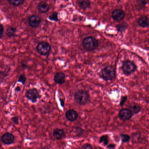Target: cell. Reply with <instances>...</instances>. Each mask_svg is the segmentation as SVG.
Instances as JSON below:
<instances>
[{
    "label": "cell",
    "instance_id": "cell-20",
    "mask_svg": "<svg viewBox=\"0 0 149 149\" xmlns=\"http://www.w3.org/2000/svg\"><path fill=\"white\" fill-rule=\"evenodd\" d=\"M128 25L127 23H123L117 25L116 26V27L119 32H123L125 31V30L128 28Z\"/></svg>",
    "mask_w": 149,
    "mask_h": 149
},
{
    "label": "cell",
    "instance_id": "cell-12",
    "mask_svg": "<svg viewBox=\"0 0 149 149\" xmlns=\"http://www.w3.org/2000/svg\"><path fill=\"white\" fill-rule=\"evenodd\" d=\"M50 7L49 5L45 2L42 1L39 2L37 6V9L38 11L40 13H45L48 12L49 10Z\"/></svg>",
    "mask_w": 149,
    "mask_h": 149
},
{
    "label": "cell",
    "instance_id": "cell-9",
    "mask_svg": "<svg viewBox=\"0 0 149 149\" xmlns=\"http://www.w3.org/2000/svg\"><path fill=\"white\" fill-rule=\"evenodd\" d=\"M125 14L121 9H116L112 12V17L116 21L122 20L124 18Z\"/></svg>",
    "mask_w": 149,
    "mask_h": 149
},
{
    "label": "cell",
    "instance_id": "cell-14",
    "mask_svg": "<svg viewBox=\"0 0 149 149\" xmlns=\"http://www.w3.org/2000/svg\"><path fill=\"white\" fill-rule=\"evenodd\" d=\"M53 135L55 139L59 140L65 136V132L62 129H56L53 130Z\"/></svg>",
    "mask_w": 149,
    "mask_h": 149
},
{
    "label": "cell",
    "instance_id": "cell-5",
    "mask_svg": "<svg viewBox=\"0 0 149 149\" xmlns=\"http://www.w3.org/2000/svg\"><path fill=\"white\" fill-rule=\"evenodd\" d=\"M36 49L38 53L43 56H47L49 54L51 48L48 42L43 41L38 43Z\"/></svg>",
    "mask_w": 149,
    "mask_h": 149
},
{
    "label": "cell",
    "instance_id": "cell-19",
    "mask_svg": "<svg viewBox=\"0 0 149 149\" xmlns=\"http://www.w3.org/2000/svg\"><path fill=\"white\" fill-rule=\"evenodd\" d=\"M7 1L10 5L16 7L22 5L25 2V1L24 0H8Z\"/></svg>",
    "mask_w": 149,
    "mask_h": 149
},
{
    "label": "cell",
    "instance_id": "cell-1",
    "mask_svg": "<svg viewBox=\"0 0 149 149\" xmlns=\"http://www.w3.org/2000/svg\"><path fill=\"white\" fill-rule=\"evenodd\" d=\"M82 44L83 47L88 51H93L98 47V42L95 38L88 36L83 40Z\"/></svg>",
    "mask_w": 149,
    "mask_h": 149
},
{
    "label": "cell",
    "instance_id": "cell-24",
    "mask_svg": "<svg viewBox=\"0 0 149 149\" xmlns=\"http://www.w3.org/2000/svg\"><path fill=\"white\" fill-rule=\"evenodd\" d=\"M120 137H121L122 141L123 143H127L130 140V136L129 135L122 134L120 135Z\"/></svg>",
    "mask_w": 149,
    "mask_h": 149
},
{
    "label": "cell",
    "instance_id": "cell-27",
    "mask_svg": "<svg viewBox=\"0 0 149 149\" xmlns=\"http://www.w3.org/2000/svg\"><path fill=\"white\" fill-rule=\"evenodd\" d=\"M82 148V149H93L92 146L89 144H86L84 145Z\"/></svg>",
    "mask_w": 149,
    "mask_h": 149
},
{
    "label": "cell",
    "instance_id": "cell-17",
    "mask_svg": "<svg viewBox=\"0 0 149 149\" xmlns=\"http://www.w3.org/2000/svg\"><path fill=\"white\" fill-rule=\"evenodd\" d=\"M17 31V29L14 27H8L6 29V34L9 37H15L16 36V33Z\"/></svg>",
    "mask_w": 149,
    "mask_h": 149
},
{
    "label": "cell",
    "instance_id": "cell-29",
    "mask_svg": "<svg viewBox=\"0 0 149 149\" xmlns=\"http://www.w3.org/2000/svg\"><path fill=\"white\" fill-rule=\"evenodd\" d=\"M60 101H61V105L63 107V106H64V101H63V99H60Z\"/></svg>",
    "mask_w": 149,
    "mask_h": 149
},
{
    "label": "cell",
    "instance_id": "cell-13",
    "mask_svg": "<svg viewBox=\"0 0 149 149\" xmlns=\"http://www.w3.org/2000/svg\"><path fill=\"white\" fill-rule=\"evenodd\" d=\"M54 81L57 84H63L65 82V75L62 72L57 73L54 76Z\"/></svg>",
    "mask_w": 149,
    "mask_h": 149
},
{
    "label": "cell",
    "instance_id": "cell-10",
    "mask_svg": "<svg viewBox=\"0 0 149 149\" xmlns=\"http://www.w3.org/2000/svg\"><path fill=\"white\" fill-rule=\"evenodd\" d=\"M1 140L6 145H11L14 143L15 136L12 133H6L3 135L1 137Z\"/></svg>",
    "mask_w": 149,
    "mask_h": 149
},
{
    "label": "cell",
    "instance_id": "cell-18",
    "mask_svg": "<svg viewBox=\"0 0 149 149\" xmlns=\"http://www.w3.org/2000/svg\"><path fill=\"white\" fill-rule=\"evenodd\" d=\"M129 109L132 112L133 114H137L141 110V107L137 103H133L130 105Z\"/></svg>",
    "mask_w": 149,
    "mask_h": 149
},
{
    "label": "cell",
    "instance_id": "cell-6",
    "mask_svg": "<svg viewBox=\"0 0 149 149\" xmlns=\"http://www.w3.org/2000/svg\"><path fill=\"white\" fill-rule=\"evenodd\" d=\"M25 97L32 102L34 103L36 102L38 99L40 98V95L38 90L34 88L27 90L25 94Z\"/></svg>",
    "mask_w": 149,
    "mask_h": 149
},
{
    "label": "cell",
    "instance_id": "cell-30",
    "mask_svg": "<svg viewBox=\"0 0 149 149\" xmlns=\"http://www.w3.org/2000/svg\"><path fill=\"white\" fill-rule=\"evenodd\" d=\"M21 90V88L19 87H17L16 88V92H19V91H20Z\"/></svg>",
    "mask_w": 149,
    "mask_h": 149
},
{
    "label": "cell",
    "instance_id": "cell-4",
    "mask_svg": "<svg viewBox=\"0 0 149 149\" xmlns=\"http://www.w3.org/2000/svg\"><path fill=\"white\" fill-rule=\"evenodd\" d=\"M122 68L123 72L125 75H129L135 71L136 67L133 62L125 61L123 63Z\"/></svg>",
    "mask_w": 149,
    "mask_h": 149
},
{
    "label": "cell",
    "instance_id": "cell-7",
    "mask_svg": "<svg viewBox=\"0 0 149 149\" xmlns=\"http://www.w3.org/2000/svg\"><path fill=\"white\" fill-rule=\"evenodd\" d=\"M133 115V113L128 109H122L119 112V117L123 121L129 120Z\"/></svg>",
    "mask_w": 149,
    "mask_h": 149
},
{
    "label": "cell",
    "instance_id": "cell-31",
    "mask_svg": "<svg viewBox=\"0 0 149 149\" xmlns=\"http://www.w3.org/2000/svg\"><path fill=\"white\" fill-rule=\"evenodd\" d=\"M115 146V145L110 144L108 146V147H109V148H113Z\"/></svg>",
    "mask_w": 149,
    "mask_h": 149
},
{
    "label": "cell",
    "instance_id": "cell-8",
    "mask_svg": "<svg viewBox=\"0 0 149 149\" xmlns=\"http://www.w3.org/2000/svg\"><path fill=\"white\" fill-rule=\"evenodd\" d=\"M41 18L37 15H32L29 17L28 20V25L32 28H36L41 22Z\"/></svg>",
    "mask_w": 149,
    "mask_h": 149
},
{
    "label": "cell",
    "instance_id": "cell-3",
    "mask_svg": "<svg viewBox=\"0 0 149 149\" xmlns=\"http://www.w3.org/2000/svg\"><path fill=\"white\" fill-rule=\"evenodd\" d=\"M101 74L102 78L105 81L113 80L115 77V69L113 66H107L102 69Z\"/></svg>",
    "mask_w": 149,
    "mask_h": 149
},
{
    "label": "cell",
    "instance_id": "cell-2",
    "mask_svg": "<svg viewBox=\"0 0 149 149\" xmlns=\"http://www.w3.org/2000/svg\"><path fill=\"white\" fill-rule=\"evenodd\" d=\"M90 96L87 91L79 90L74 94L75 102L81 105H86L89 100Z\"/></svg>",
    "mask_w": 149,
    "mask_h": 149
},
{
    "label": "cell",
    "instance_id": "cell-23",
    "mask_svg": "<svg viewBox=\"0 0 149 149\" xmlns=\"http://www.w3.org/2000/svg\"><path fill=\"white\" fill-rule=\"evenodd\" d=\"M27 81V78L25 74H21L18 78V82L21 83L23 85H24Z\"/></svg>",
    "mask_w": 149,
    "mask_h": 149
},
{
    "label": "cell",
    "instance_id": "cell-25",
    "mask_svg": "<svg viewBox=\"0 0 149 149\" xmlns=\"http://www.w3.org/2000/svg\"><path fill=\"white\" fill-rule=\"evenodd\" d=\"M4 28L3 25L0 24V39H1L4 36Z\"/></svg>",
    "mask_w": 149,
    "mask_h": 149
},
{
    "label": "cell",
    "instance_id": "cell-26",
    "mask_svg": "<svg viewBox=\"0 0 149 149\" xmlns=\"http://www.w3.org/2000/svg\"><path fill=\"white\" fill-rule=\"evenodd\" d=\"M127 96H123L121 98V101H120V106H122L124 105V104L125 103V102H126V100H127Z\"/></svg>",
    "mask_w": 149,
    "mask_h": 149
},
{
    "label": "cell",
    "instance_id": "cell-16",
    "mask_svg": "<svg viewBox=\"0 0 149 149\" xmlns=\"http://www.w3.org/2000/svg\"><path fill=\"white\" fill-rule=\"evenodd\" d=\"M78 4L80 8L83 10H85L90 7L91 3V1H89L85 0V1H78Z\"/></svg>",
    "mask_w": 149,
    "mask_h": 149
},
{
    "label": "cell",
    "instance_id": "cell-28",
    "mask_svg": "<svg viewBox=\"0 0 149 149\" xmlns=\"http://www.w3.org/2000/svg\"><path fill=\"white\" fill-rule=\"evenodd\" d=\"M11 120L13 122V123L16 125H18L19 123V120H18V118L17 117H12L11 118Z\"/></svg>",
    "mask_w": 149,
    "mask_h": 149
},
{
    "label": "cell",
    "instance_id": "cell-11",
    "mask_svg": "<svg viewBox=\"0 0 149 149\" xmlns=\"http://www.w3.org/2000/svg\"><path fill=\"white\" fill-rule=\"evenodd\" d=\"M65 116L67 119L71 122H74L78 117V113L73 109H70L66 112Z\"/></svg>",
    "mask_w": 149,
    "mask_h": 149
},
{
    "label": "cell",
    "instance_id": "cell-22",
    "mask_svg": "<svg viewBox=\"0 0 149 149\" xmlns=\"http://www.w3.org/2000/svg\"><path fill=\"white\" fill-rule=\"evenodd\" d=\"M48 18L51 21H54L55 22H59V21L58 17V13L57 12H53L51 16H49Z\"/></svg>",
    "mask_w": 149,
    "mask_h": 149
},
{
    "label": "cell",
    "instance_id": "cell-15",
    "mask_svg": "<svg viewBox=\"0 0 149 149\" xmlns=\"http://www.w3.org/2000/svg\"><path fill=\"white\" fill-rule=\"evenodd\" d=\"M138 24L140 26L143 28L147 27L149 24L148 18L146 16H142L139 18L138 21Z\"/></svg>",
    "mask_w": 149,
    "mask_h": 149
},
{
    "label": "cell",
    "instance_id": "cell-21",
    "mask_svg": "<svg viewBox=\"0 0 149 149\" xmlns=\"http://www.w3.org/2000/svg\"><path fill=\"white\" fill-rule=\"evenodd\" d=\"M99 142L103 144L104 145H107L109 144V138L108 136L107 135L102 136L100 138Z\"/></svg>",
    "mask_w": 149,
    "mask_h": 149
}]
</instances>
